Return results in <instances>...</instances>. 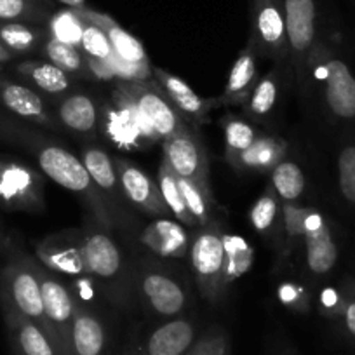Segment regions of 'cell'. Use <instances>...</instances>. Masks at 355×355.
<instances>
[{"instance_id": "obj_43", "label": "cell", "mask_w": 355, "mask_h": 355, "mask_svg": "<svg viewBox=\"0 0 355 355\" xmlns=\"http://www.w3.org/2000/svg\"><path fill=\"white\" fill-rule=\"evenodd\" d=\"M187 355H232L230 338L223 329L213 327L197 338Z\"/></svg>"}, {"instance_id": "obj_15", "label": "cell", "mask_w": 355, "mask_h": 355, "mask_svg": "<svg viewBox=\"0 0 355 355\" xmlns=\"http://www.w3.org/2000/svg\"><path fill=\"white\" fill-rule=\"evenodd\" d=\"M0 110L11 117L44 129H60L53 108L42 94L26 82H16L0 73Z\"/></svg>"}, {"instance_id": "obj_32", "label": "cell", "mask_w": 355, "mask_h": 355, "mask_svg": "<svg viewBox=\"0 0 355 355\" xmlns=\"http://www.w3.org/2000/svg\"><path fill=\"white\" fill-rule=\"evenodd\" d=\"M40 54L46 58V61L53 63L54 67L63 70L70 77L93 80V75H91V70H89L87 58L77 47L56 42L53 39H47L42 49H40Z\"/></svg>"}, {"instance_id": "obj_20", "label": "cell", "mask_w": 355, "mask_h": 355, "mask_svg": "<svg viewBox=\"0 0 355 355\" xmlns=\"http://www.w3.org/2000/svg\"><path fill=\"white\" fill-rule=\"evenodd\" d=\"M53 112L58 125L78 138H93L100 129L101 107L84 91L68 93L56 100Z\"/></svg>"}, {"instance_id": "obj_36", "label": "cell", "mask_w": 355, "mask_h": 355, "mask_svg": "<svg viewBox=\"0 0 355 355\" xmlns=\"http://www.w3.org/2000/svg\"><path fill=\"white\" fill-rule=\"evenodd\" d=\"M279 199L282 202H295L305 193L306 178L302 167L293 159H282L274 169L270 171V183Z\"/></svg>"}, {"instance_id": "obj_12", "label": "cell", "mask_w": 355, "mask_h": 355, "mask_svg": "<svg viewBox=\"0 0 355 355\" xmlns=\"http://www.w3.org/2000/svg\"><path fill=\"white\" fill-rule=\"evenodd\" d=\"M40 288H42L44 309L51 327L53 345L58 355H73L71 347V327H73L75 296L70 289L46 266H39Z\"/></svg>"}, {"instance_id": "obj_41", "label": "cell", "mask_w": 355, "mask_h": 355, "mask_svg": "<svg viewBox=\"0 0 355 355\" xmlns=\"http://www.w3.org/2000/svg\"><path fill=\"white\" fill-rule=\"evenodd\" d=\"M85 19V18H84ZM80 51L87 61H94V63H105L112 67V60H114V49L110 46V40L105 35L103 30L96 26L94 23L85 19L84 35H82ZM114 71V70H112Z\"/></svg>"}, {"instance_id": "obj_13", "label": "cell", "mask_w": 355, "mask_h": 355, "mask_svg": "<svg viewBox=\"0 0 355 355\" xmlns=\"http://www.w3.org/2000/svg\"><path fill=\"white\" fill-rule=\"evenodd\" d=\"M164 162L182 178H189L202 189L211 190L209 160L206 146L192 128L176 132L162 141Z\"/></svg>"}, {"instance_id": "obj_46", "label": "cell", "mask_w": 355, "mask_h": 355, "mask_svg": "<svg viewBox=\"0 0 355 355\" xmlns=\"http://www.w3.org/2000/svg\"><path fill=\"white\" fill-rule=\"evenodd\" d=\"M341 303H343V298H341V289L333 288V286H327L320 291L319 296V312L322 313L327 319L338 320L341 312Z\"/></svg>"}, {"instance_id": "obj_26", "label": "cell", "mask_w": 355, "mask_h": 355, "mask_svg": "<svg viewBox=\"0 0 355 355\" xmlns=\"http://www.w3.org/2000/svg\"><path fill=\"white\" fill-rule=\"evenodd\" d=\"M73 355H107V331L100 317L75 298L73 327H71Z\"/></svg>"}, {"instance_id": "obj_31", "label": "cell", "mask_w": 355, "mask_h": 355, "mask_svg": "<svg viewBox=\"0 0 355 355\" xmlns=\"http://www.w3.org/2000/svg\"><path fill=\"white\" fill-rule=\"evenodd\" d=\"M46 25H32V23L9 21L0 23V42L4 44L15 56L40 53L46 44Z\"/></svg>"}, {"instance_id": "obj_1", "label": "cell", "mask_w": 355, "mask_h": 355, "mask_svg": "<svg viewBox=\"0 0 355 355\" xmlns=\"http://www.w3.org/2000/svg\"><path fill=\"white\" fill-rule=\"evenodd\" d=\"M0 139L23 148L35 159L44 176L53 180L68 192L75 193L93 214L98 227L112 230L115 227L110 209L94 187L87 169L75 153L64 148L56 139L37 131L30 124L0 110Z\"/></svg>"}, {"instance_id": "obj_27", "label": "cell", "mask_w": 355, "mask_h": 355, "mask_svg": "<svg viewBox=\"0 0 355 355\" xmlns=\"http://www.w3.org/2000/svg\"><path fill=\"white\" fill-rule=\"evenodd\" d=\"M4 315L15 355H58L53 341L33 320L12 310H4Z\"/></svg>"}, {"instance_id": "obj_25", "label": "cell", "mask_w": 355, "mask_h": 355, "mask_svg": "<svg viewBox=\"0 0 355 355\" xmlns=\"http://www.w3.org/2000/svg\"><path fill=\"white\" fill-rule=\"evenodd\" d=\"M12 70H15L26 84L32 85L35 91H39L44 96L54 98V100H60V98L67 96L75 85L73 77L64 73L63 70L54 67L49 61H19V63L15 64Z\"/></svg>"}, {"instance_id": "obj_40", "label": "cell", "mask_w": 355, "mask_h": 355, "mask_svg": "<svg viewBox=\"0 0 355 355\" xmlns=\"http://www.w3.org/2000/svg\"><path fill=\"white\" fill-rule=\"evenodd\" d=\"M178 183H180V189H182L183 197H185L187 206H189L192 216L196 218L197 225L206 227L211 221H214V207H216V204H214L211 190L202 189V187L197 185L196 182H192L189 178L178 176Z\"/></svg>"}, {"instance_id": "obj_17", "label": "cell", "mask_w": 355, "mask_h": 355, "mask_svg": "<svg viewBox=\"0 0 355 355\" xmlns=\"http://www.w3.org/2000/svg\"><path fill=\"white\" fill-rule=\"evenodd\" d=\"M303 249L306 270L312 277L322 279L334 270L340 258L336 235L327 218L315 207H306Z\"/></svg>"}, {"instance_id": "obj_28", "label": "cell", "mask_w": 355, "mask_h": 355, "mask_svg": "<svg viewBox=\"0 0 355 355\" xmlns=\"http://www.w3.org/2000/svg\"><path fill=\"white\" fill-rule=\"evenodd\" d=\"M286 71H288V64L286 63H275L268 73L258 78V82L252 87L251 94L245 100L244 112L254 121H266L274 114L277 108L279 100L282 94V84H284ZM289 77V73H288Z\"/></svg>"}, {"instance_id": "obj_6", "label": "cell", "mask_w": 355, "mask_h": 355, "mask_svg": "<svg viewBox=\"0 0 355 355\" xmlns=\"http://www.w3.org/2000/svg\"><path fill=\"white\" fill-rule=\"evenodd\" d=\"M190 263L196 284L206 302L216 305L225 293L223 230L220 221L199 227L190 241Z\"/></svg>"}, {"instance_id": "obj_38", "label": "cell", "mask_w": 355, "mask_h": 355, "mask_svg": "<svg viewBox=\"0 0 355 355\" xmlns=\"http://www.w3.org/2000/svg\"><path fill=\"white\" fill-rule=\"evenodd\" d=\"M84 28L85 19L82 18L78 9L73 8L58 9V11L51 15V18L46 23L47 37L49 39L61 44H68V46H73L77 49H80Z\"/></svg>"}, {"instance_id": "obj_14", "label": "cell", "mask_w": 355, "mask_h": 355, "mask_svg": "<svg viewBox=\"0 0 355 355\" xmlns=\"http://www.w3.org/2000/svg\"><path fill=\"white\" fill-rule=\"evenodd\" d=\"M80 160L87 169L91 180H93L94 187L107 202L115 227H125L129 221V202L124 196V190H122L114 157L101 146L89 145L82 148Z\"/></svg>"}, {"instance_id": "obj_2", "label": "cell", "mask_w": 355, "mask_h": 355, "mask_svg": "<svg viewBox=\"0 0 355 355\" xmlns=\"http://www.w3.org/2000/svg\"><path fill=\"white\" fill-rule=\"evenodd\" d=\"M9 256L4 270L0 274V302L2 309L12 310L26 319L33 320L44 333L51 336L44 309L42 288H40L39 266L40 263L18 248H8Z\"/></svg>"}, {"instance_id": "obj_48", "label": "cell", "mask_w": 355, "mask_h": 355, "mask_svg": "<svg viewBox=\"0 0 355 355\" xmlns=\"http://www.w3.org/2000/svg\"><path fill=\"white\" fill-rule=\"evenodd\" d=\"M64 8H73V9H80L85 8V0H58Z\"/></svg>"}, {"instance_id": "obj_9", "label": "cell", "mask_w": 355, "mask_h": 355, "mask_svg": "<svg viewBox=\"0 0 355 355\" xmlns=\"http://www.w3.org/2000/svg\"><path fill=\"white\" fill-rule=\"evenodd\" d=\"M115 89H119L138 107L160 141L190 128L189 121L171 103L155 80L115 82Z\"/></svg>"}, {"instance_id": "obj_39", "label": "cell", "mask_w": 355, "mask_h": 355, "mask_svg": "<svg viewBox=\"0 0 355 355\" xmlns=\"http://www.w3.org/2000/svg\"><path fill=\"white\" fill-rule=\"evenodd\" d=\"M221 128H223L225 132V160L228 164L234 162L261 135L248 121H244L241 117H235L232 114H227L221 119Z\"/></svg>"}, {"instance_id": "obj_4", "label": "cell", "mask_w": 355, "mask_h": 355, "mask_svg": "<svg viewBox=\"0 0 355 355\" xmlns=\"http://www.w3.org/2000/svg\"><path fill=\"white\" fill-rule=\"evenodd\" d=\"M288 33V73L300 93L309 91V63L319 42V4L317 0H284Z\"/></svg>"}, {"instance_id": "obj_3", "label": "cell", "mask_w": 355, "mask_h": 355, "mask_svg": "<svg viewBox=\"0 0 355 355\" xmlns=\"http://www.w3.org/2000/svg\"><path fill=\"white\" fill-rule=\"evenodd\" d=\"M309 78L320 89L334 121H355V75L327 40L319 39L310 56Z\"/></svg>"}, {"instance_id": "obj_42", "label": "cell", "mask_w": 355, "mask_h": 355, "mask_svg": "<svg viewBox=\"0 0 355 355\" xmlns=\"http://www.w3.org/2000/svg\"><path fill=\"white\" fill-rule=\"evenodd\" d=\"M338 187L348 204L355 206V145H345L338 153Z\"/></svg>"}, {"instance_id": "obj_8", "label": "cell", "mask_w": 355, "mask_h": 355, "mask_svg": "<svg viewBox=\"0 0 355 355\" xmlns=\"http://www.w3.org/2000/svg\"><path fill=\"white\" fill-rule=\"evenodd\" d=\"M136 295L146 312L164 320L185 315L190 306V295L185 284L159 266L141 268L136 277Z\"/></svg>"}, {"instance_id": "obj_5", "label": "cell", "mask_w": 355, "mask_h": 355, "mask_svg": "<svg viewBox=\"0 0 355 355\" xmlns=\"http://www.w3.org/2000/svg\"><path fill=\"white\" fill-rule=\"evenodd\" d=\"M100 131L115 148L124 152H143L159 141L138 107L119 89H114L110 101L101 105Z\"/></svg>"}, {"instance_id": "obj_10", "label": "cell", "mask_w": 355, "mask_h": 355, "mask_svg": "<svg viewBox=\"0 0 355 355\" xmlns=\"http://www.w3.org/2000/svg\"><path fill=\"white\" fill-rule=\"evenodd\" d=\"M249 42L258 56L288 64L284 0H251Z\"/></svg>"}, {"instance_id": "obj_33", "label": "cell", "mask_w": 355, "mask_h": 355, "mask_svg": "<svg viewBox=\"0 0 355 355\" xmlns=\"http://www.w3.org/2000/svg\"><path fill=\"white\" fill-rule=\"evenodd\" d=\"M223 252H225V288L251 270L254 261V249L241 235L225 234L223 232Z\"/></svg>"}, {"instance_id": "obj_19", "label": "cell", "mask_w": 355, "mask_h": 355, "mask_svg": "<svg viewBox=\"0 0 355 355\" xmlns=\"http://www.w3.org/2000/svg\"><path fill=\"white\" fill-rule=\"evenodd\" d=\"M122 190L132 207L145 214L159 218H169V209L164 202L157 182L135 162L128 159H114Z\"/></svg>"}, {"instance_id": "obj_35", "label": "cell", "mask_w": 355, "mask_h": 355, "mask_svg": "<svg viewBox=\"0 0 355 355\" xmlns=\"http://www.w3.org/2000/svg\"><path fill=\"white\" fill-rule=\"evenodd\" d=\"M249 221L259 235L265 237L274 235L275 239H279L282 223V200L272 190V187H266L265 193L252 204L249 211Z\"/></svg>"}, {"instance_id": "obj_7", "label": "cell", "mask_w": 355, "mask_h": 355, "mask_svg": "<svg viewBox=\"0 0 355 355\" xmlns=\"http://www.w3.org/2000/svg\"><path fill=\"white\" fill-rule=\"evenodd\" d=\"M0 207L42 213L46 207L44 174L16 157L0 155Z\"/></svg>"}, {"instance_id": "obj_37", "label": "cell", "mask_w": 355, "mask_h": 355, "mask_svg": "<svg viewBox=\"0 0 355 355\" xmlns=\"http://www.w3.org/2000/svg\"><path fill=\"white\" fill-rule=\"evenodd\" d=\"M53 12V0H0V23L46 25Z\"/></svg>"}, {"instance_id": "obj_11", "label": "cell", "mask_w": 355, "mask_h": 355, "mask_svg": "<svg viewBox=\"0 0 355 355\" xmlns=\"http://www.w3.org/2000/svg\"><path fill=\"white\" fill-rule=\"evenodd\" d=\"M82 256L89 279L107 289H124V258L105 228L82 230Z\"/></svg>"}, {"instance_id": "obj_29", "label": "cell", "mask_w": 355, "mask_h": 355, "mask_svg": "<svg viewBox=\"0 0 355 355\" xmlns=\"http://www.w3.org/2000/svg\"><path fill=\"white\" fill-rule=\"evenodd\" d=\"M288 153V141L281 136L259 135L248 150L241 153L232 167L244 173H270Z\"/></svg>"}, {"instance_id": "obj_23", "label": "cell", "mask_w": 355, "mask_h": 355, "mask_svg": "<svg viewBox=\"0 0 355 355\" xmlns=\"http://www.w3.org/2000/svg\"><path fill=\"white\" fill-rule=\"evenodd\" d=\"M78 12L82 15V18H85L87 21L94 23L96 26H100L105 32V35L110 40V46L114 49V54L121 61L129 64H152L148 60V54H146L143 44L136 39L135 35L128 32L125 28H122V25H119L110 15H105V12L94 11V9L85 8L78 9Z\"/></svg>"}, {"instance_id": "obj_22", "label": "cell", "mask_w": 355, "mask_h": 355, "mask_svg": "<svg viewBox=\"0 0 355 355\" xmlns=\"http://www.w3.org/2000/svg\"><path fill=\"white\" fill-rule=\"evenodd\" d=\"M258 53L248 40L244 49L239 53L228 73L223 94L218 98V107H235L244 105L258 82Z\"/></svg>"}, {"instance_id": "obj_49", "label": "cell", "mask_w": 355, "mask_h": 355, "mask_svg": "<svg viewBox=\"0 0 355 355\" xmlns=\"http://www.w3.org/2000/svg\"><path fill=\"white\" fill-rule=\"evenodd\" d=\"M8 248V242H6L4 232H2V223H0V249Z\"/></svg>"}, {"instance_id": "obj_24", "label": "cell", "mask_w": 355, "mask_h": 355, "mask_svg": "<svg viewBox=\"0 0 355 355\" xmlns=\"http://www.w3.org/2000/svg\"><path fill=\"white\" fill-rule=\"evenodd\" d=\"M145 248L162 258H185L190 249V237L180 221L159 218L139 235Z\"/></svg>"}, {"instance_id": "obj_16", "label": "cell", "mask_w": 355, "mask_h": 355, "mask_svg": "<svg viewBox=\"0 0 355 355\" xmlns=\"http://www.w3.org/2000/svg\"><path fill=\"white\" fill-rule=\"evenodd\" d=\"M199 326L192 317H174L131 343L124 355H187L197 340Z\"/></svg>"}, {"instance_id": "obj_44", "label": "cell", "mask_w": 355, "mask_h": 355, "mask_svg": "<svg viewBox=\"0 0 355 355\" xmlns=\"http://www.w3.org/2000/svg\"><path fill=\"white\" fill-rule=\"evenodd\" d=\"M277 298L286 309L298 313H309L312 309V298L309 289L303 284L293 281H284L277 288Z\"/></svg>"}, {"instance_id": "obj_30", "label": "cell", "mask_w": 355, "mask_h": 355, "mask_svg": "<svg viewBox=\"0 0 355 355\" xmlns=\"http://www.w3.org/2000/svg\"><path fill=\"white\" fill-rule=\"evenodd\" d=\"M305 214L306 206L295 202H282V223L279 232V261H291L300 248H303L305 237Z\"/></svg>"}, {"instance_id": "obj_21", "label": "cell", "mask_w": 355, "mask_h": 355, "mask_svg": "<svg viewBox=\"0 0 355 355\" xmlns=\"http://www.w3.org/2000/svg\"><path fill=\"white\" fill-rule=\"evenodd\" d=\"M153 80L187 121L193 124L209 122V112L218 107V100H204L183 78L169 73L164 68L153 67Z\"/></svg>"}, {"instance_id": "obj_47", "label": "cell", "mask_w": 355, "mask_h": 355, "mask_svg": "<svg viewBox=\"0 0 355 355\" xmlns=\"http://www.w3.org/2000/svg\"><path fill=\"white\" fill-rule=\"evenodd\" d=\"M15 54L11 53V51L8 49V47L4 46V44L0 42V63L2 64H6V63H9V61H12L15 60Z\"/></svg>"}, {"instance_id": "obj_45", "label": "cell", "mask_w": 355, "mask_h": 355, "mask_svg": "<svg viewBox=\"0 0 355 355\" xmlns=\"http://www.w3.org/2000/svg\"><path fill=\"white\" fill-rule=\"evenodd\" d=\"M340 289L343 303H341V312L338 320L343 326L347 336L355 341V279H345Z\"/></svg>"}, {"instance_id": "obj_50", "label": "cell", "mask_w": 355, "mask_h": 355, "mask_svg": "<svg viewBox=\"0 0 355 355\" xmlns=\"http://www.w3.org/2000/svg\"><path fill=\"white\" fill-rule=\"evenodd\" d=\"M2 71H4V64L0 63V73H2Z\"/></svg>"}, {"instance_id": "obj_34", "label": "cell", "mask_w": 355, "mask_h": 355, "mask_svg": "<svg viewBox=\"0 0 355 355\" xmlns=\"http://www.w3.org/2000/svg\"><path fill=\"white\" fill-rule=\"evenodd\" d=\"M157 185H159L160 196H162L169 213L182 225H187L190 228H199L196 218L189 211L182 189H180L178 174L164 160L159 167V174H157Z\"/></svg>"}, {"instance_id": "obj_18", "label": "cell", "mask_w": 355, "mask_h": 355, "mask_svg": "<svg viewBox=\"0 0 355 355\" xmlns=\"http://www.w3.org/2000/svg\"><path fill=\"white\" fill-rule=\"evenodd\" d=\"M37 259L47 270L58 275L85 277L82 256V230H64L47 235L37 244Z\"/></svg>"}]
</instances>
